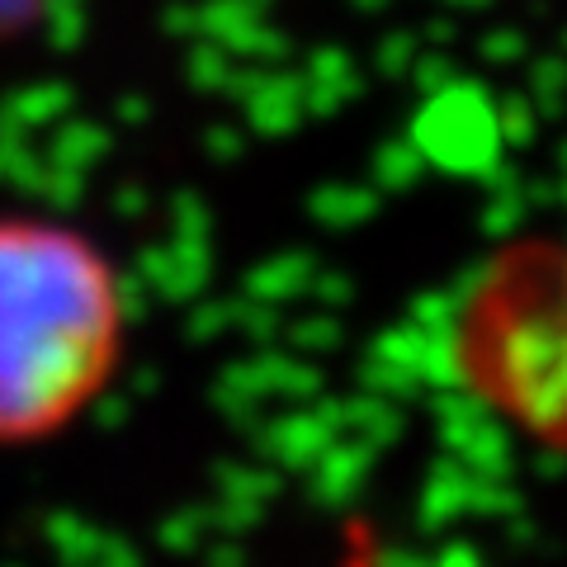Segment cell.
Returning a JSON list of instances; mask_svg holds the SVG:
<instances>
[{
	"instance_id": "1",
	"label": "cell",
	"mask_w": 567,
	"mask_h": 567,
	"mask_svg": "<svg viewBox=\"0 0 567 567\" xmlns=\"http://www.w3.org/2000/svg\"><path fill=\"white\" fill-rule=\"evenodd\" d=\"M123 336V284L91 237L0 218V445H33L91 412L118 374Z\"/></svg>"
},
{
	"instance_id": "3",
	"label": "cell",
	"mask_w": 567,
	"mask_h": 567,
	"mask_svg": "<svg viewBox=\"0 0 567 567\" xmlns=\"http://www.w3.org/2000/svg\"><path fill=\"white\" fill-rule=\"evenodd\" d=\"M33 10V0H0V29H10V24H20L24 14Z\"/></svg>"
},
{
	"instance_id": "2",
	"label": "cell",
	"mask_w": 567,
	"mask_h": 567,
	"mask_svg": "<svg viewBox=\"0 0 567 567\" xmlns=\"http://www.w3.org/2000/svg\"><path fill=\"white\" fill-rule=\"evenodd\" d=\"M458 360L487 402L567 445V256L535 241L496 260L458 322Z\"/></svg>"
},
{
	"instance_id": "4",
	"label": "cell",
	"mask_w": 567,
	"mask_h": 567,
	"mask_svg": "<svg viewBox=\"0 0 567 567\" xmlns=\"http://www.w3.org/2000/svg\"><path fill=\"white\" fill-rule=\"evenodd\" d=\"M563 256H567V251H563Z\"/></svg>"
}]
</instances>
